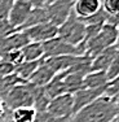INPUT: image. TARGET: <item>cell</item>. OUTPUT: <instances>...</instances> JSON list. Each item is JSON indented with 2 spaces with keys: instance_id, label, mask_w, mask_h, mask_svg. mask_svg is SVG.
Listing matches in <instances>:
<instances>
[{
  "instance_id": "1",
  "label": "cell",
  "mask_w": 119,
  "mask_h": 122,
  "mask_svg": "<svg viewBox=\"0 0 119 122\" xmlns=\"http://www.w3.org/2000/svg\"><path fill=\"white\" fill-rule=\"evenodd\" d=\"M117 117V99L102 95L74 113L70 122H113Z\"/></svg>"
},
{
  "instance_id": "2",
  "label": "cell",
  "mask_w": 119,
  "mask_h": 122,
  "mask_svg": "<svg viewBox=\"0 0 119 122\" xmlns=\"http://www.w3.org/2000/svg\"><path fill=\"white\" fill-rule=\"evenodd\" d=\"M35 91L36 86L31 85L29 82H22L19 85L14 86L3 97V103H4L7 112H12L17 108H26V107L33 108Z\"/></svg>"
},
{
  "instance_id": "3",
  "label": "cell",
  "mask_w": 119,
  "mask_h": 122,
  "mask_svg": "<svg viewBox=\"0 0 119 122\" xmlns=\"http://www.w3.org/2000/svg\"><path fill=\"white\" fill-rule=\"evenodd\" d=\"M117 35H118V27H115V26H113L110 24H105L101 27L100 33L95 38L89 39L86 43H82L84 46V49H86L84 51V56L91 60L95 59L104 49L115 44Z\"/></svg>"
},
{
  "instance_id": "4",
  "label": "cell",
  "mask_w": 119,
  "mask_h": 122,
  "mask_svg": "<svg viewBox=\"0 0 119 122\" xmlns=\"http://www.w3.org/2000/svg\"><path fill=\"white\" fill-rule=\"evenodd\" d=\"M57 38H60L63 42L76 47V46L82 44L84 42V38H86V25L74 13H71L69 16V18L58 27Z\"/></svg>"
},
{
  "instance_id": "5",
  "label": "cell",
  "mask_w": 119,
  "mask_h": 122,
  "mask_svg": "<svg viewBox=\"0 0 119 122\" xmlns=\"http://www.w3.org/2000/svg\"><path fill=\"white\" fill-rule=\"evenodd\" d=\"M43 44V59H51V57L58 56H84V46H71L69 43L63 42L60 38L51 39Z\"/></svg>"
},
{
  "instance_id": "6",
  "label": "cell",
  "mask_w": 119,
  "mask_h": 122,
  "mask_svg": "<svg viewBox=\"0 0 119 122\" xmlns=\"http://www.w3.org/2000/svg\"><path fill=\"white\" fill-rule=\"evenodd\" d=\"M74 4H75V0H56L54 3L45 7L48 22L60 27L72 13Z\"/></svg>"
},
{
  "instance_id": "7",
  "label": "cell",
  "mask_w": 119,
  "mask_h": 122,
  "mask_svg": "<svg viewBox=\"0 0 119 122\" xmlns=\"http://www.w3.org/2000/svg\"><path fill=\"white\" fill-rule=\"evenodd\" d=\"M47 113L57 118H70L72 116V95L63 94L49 101Z\"/></svg>"
},
{
  "instance_id": "8",
  "label": "cell",
  "mask_w": 119,
  "mask_h": 122,
  "mask_svg": "<svg viewBox=\"0 0 119 122\" xmlns=\"http://www.w3.org/2000/svg\"><path fill=\"white\" fill-rule=\"evenodd\" d=\"M57 31H58L57 26L52 25L51 22H44V24H39L30 29H26L24 30V33L30 42L45 43L51 39H54L57 36Z\"/></svg>"
},
{
  "instance_id": "9",
  "label": "cell",
  "mask_w": 119,
  "mask_h": 122,
  "mask_svg": "<svg viewBox=\"0 0 119 122\" xmlns=\"http://www.w3.org/2000/svg\"><path fill=\"white\" fill-rule=\"evenodd\" d=\"M105 88L106 87H102V88H82L78 92H75L72 95V114L79 112L80 109H83L88 104L93 103L96 99L102 96L105 94Z\"/></svg>"
},
{
  "instance_id": "10",
  "label": "cell",
  "mask_w": 119,
  "mask_h": 122,
  "mask_svg": "<svg viewBox=\"0 0 119 122\" xmlns=\"http://www.w3.org/2000/svg\"><path fill=\"white\" fill-rule=\"evenodd\" d=\"M31 9H33V7H31L30 3L25 1V0H16V1L13 3L12 8H10L9 16H8V22H9V25L17 31L25 24V21L29 17Z\"/></svg>"
},
{
  "instance_id": "11",
  "label": "cell",
  "mask_w": 119,
  "mask_h": 122,
  "mask_svg": "<svg viewBox=\"0 0 119 122\" xmlns=\"http://www.w3.org/2000/svg\"><path fill=\"white\" fill-rule=\"evenodd\" d=\"M27 43H30V40L27 39L24 31H14V33L4 38H0V59L7 52L14 51V49H21Z\"/></svg>"
},
{
  "instance_id": "12",
  "label": "cell",
  "mask_w": 119,
  "mask_h": 122,
  "mask_svg": "<svg viewBox=\"0 0 119 122\" xmlns=\"http://www.w3.org/2000/svg\"><path fill=\"white\" fill-rule=\"evenodd\" d=\"M102 8L101 0H75L72 13L80 20H86L93 16Z\"/></svg>"
},
{
  "instance_id": "13",
  "label": "cell",
  "mask_w": 119,
  "mask_h": 122,
  "mask_svg": "<svg viewBox=\"0 0 119 122\" xmlns=\"http://www.w3.org/2000/svg\"><path fill=\"white\" fill-rule=\"evenodd\" d=\"M82 59L83 56H58V57L44 59V61L54 74H58V73H63V71L69 70L75 64L79 62Z\"/></svg>"
},
{
  "instance_id": "14",
  "label": "cell",
  "mask_w": 119,
  "mask_h": 122,
  "mask_svg": "<svg viewBox=\"0 0 119 122\" xmlns=\"http://www.w3.org/2000/svg\"><path fill=\"white\" fill-rule=\"evenodd\" d=\"M118 49L115 48V46H111V47L104 49L100 55L92 59L91 62V71H105L109 69L111 61L114 60L115 55H117Z\"/></svg>"
},
{
  "instance_id": "15",
  "label": "cell",
  "mask_w": 119,
  "mask_h": 122,
  "mask_svg": "<svg viewBox=\"0 0 119 122\" xmlns=\"http://www.w3.org/2000/svg\"><path fill=\"white\" fill-rule=\"evenodd\" d=\"M53 71L51 70V68L45 64V61L43 60V62L39 65V68L34 71V74L30 77V79L27 81L29 83L36 86V87H44L45 85H48L51 82V79L54 77Z\"/></svg>"
},
{
  "instance_id": "16",
  "label": "cell",
  "mask_w": 119,
  "mask_h": 122,
  "mask_svg": "<svg viewBox=\"0 0 119 122\" xmlns=\"http://www.w3.org/2000/svg\"><path fill=\"white\" fill-rule=\"evenodd\" d=\"M63 77H65V71H63V73L56 74L51 79V82H49L48 85H45L44 87H43L45 95H47V97L49 99V100L66 94L65 85H63Z\"/></svg>"
},
{
  "instance_id": "17",
  "label": "cell",
  "mask_w": 119,
  "mask_h": 122,
  "mask_svg": "<svg viewBox=\"0 0 119 122\" xmlns=\"http://www.w3.org/2000/svg\"><path fill=\"white\" fill-rule=\"evenodd\" d=\"M86 75L75 73L72 70H66L65 71V77H63V85H65L66 94H71L74 95L75 92H78L79 90L84 88L83 86V79Z\"/></svg>"
},
{
  "instance_id": "18",
  "label": "cell",
  "mask_w": 119,
  "mask_h": 122,
  "mask_svg": "<svg viewBox=\"0 0 119 122\" xmlns=\"http://www.w3.org/2000/svg\"><path fill=\"white\" fill-rule=\"evenodd\" d=\"M44 22H48L45 8H33L30 14H29V17L26 18L25 24L22 25L17 31H24V30H26V29H30V27L36 26L39 24H44Z\"/></svg>"
},
{
  "instance_id": "19",
  "label": "cell",
  "mask_w": 119,
  "mask_h": 122,
  "mask_svg": "<svg viewBox=\"0 0 119 122\" xmlns=\"http://www.w3.org/2000/svg\"><path fill=\"white\" fill-rule=\"evenodd\" d=\"M43 60H38V61H24V62L18 64L14 69V74L24 82H27L30 79V77L34 74V71L39 68V65L43 62Z\"/></svg>"
},
{
  "instance_id": "20",
  "label": "cell",
  "mask_w": 119,
  "mask_h": 122,
  "mask_svg": "<svg viewBox=\"0 0 119 122\" xmlns=\"http://www.w3.org/2000/svg\"><path fill=\"white\" fill-rule=\"evenodd\" d=\"M8 118L9 122H35L36 112L31 107L17 108L12 112H8Z\"/></svg>"
},
{
  "instance_id": "21",
  "label": "cell",
  "mask_w": 119,
  "mask_h": 122,
  "mask_svg": "<svg viewBox=\"0 0 119 122\" xmlns=\"http://www.w3.org/2000/svg\"><path fill=\"white\" fill-rule=\"evenodd\" d=\"M107 77L105 71H91L84 77V88H102L107 85Z\"/></svg>"
},
{
  "instance_id": "22",
  "label": "cell",
  "mask_w": 119,
  "mask_h": 122,
  "mask_svg": "<svg viewBox=\"0 0 119 122\" xmlns=\"http://www.w3.org/2000/svg\"><path fill=\"white\" fill-rule=\"evenodd\" d=\"M21 53L24 61H38L43 59V44L42 43L30 42L21 48Z\"/></svg>"
},
{
  "instance_id": "23",
  "label": "cell",
  "mask_w": 119,
  "mask_h": 122,
  "mask_svg": "<svg viewBox=\"0 0 119 122\" xmlns=\"http://www.w3.org/2000/svg\"><path fill=\"white\" fill-rule=\"evenodd\" d=\"M49 99L47 97L44 92V88L43 87H36V91H35V96H34V104H33V108L35 109L36 113H44L47 112V107L49 104Z\"/></svg>"
},
{
  "instance_id": "24",
  "label": "cell",
  "mask_w": 119,
  "mask_h": 122,
  "mask_svg": "<svg viewBox=\"0 0 119 122\" xmlns=\"http://www.w3.org/2000/svg\"><path fill=\"white\" fill-rule=\"evenodd\" d=\"M24 81H21L16 74H10L7 77H0V97H4L14 86L22 83Z\"/></svg>"
},
{
  "instance_id": "25",
  "label": "cell",
  "mask_w": 119,
  "mask_h": 122,
  "mask_svg": "<svg viewBox=\"0 0 119 122\" xmlns=\"http://www.w3.org/2000/svg\"><path fill=\"white\" fill-rule=\"evenodd\" d=\"M107 20H109V14L101 8V9L98 10L97 13H95L93 16L88 17V18H86V20H80V21H82L84 25H104L107 22Z\"/></svg>"
},
{
  "instance_id": "26",
  "label": "cell",
  "mask_w": 119,
  "mask_h": 122,
  "mask_svg": "<svg viewBox=\"0 0 119 122\" xmlns=\"http://www.w3.org/2000/svg\"><path fill=\"white\" fill-rule=\"evenodd\" d=\"M0 60H5V61H8V62L13 64L14 66H17L18 64L24 62V57H22L21 49H14V51L7 52L5 55H3Z\"/></svg>"
},
{
  "instance_id": "27",
  "label": "cell",
  "mask_w": 119,
  "mask_h": 122,
  "mask_svg": "<svg viewBox=\"0 0 119 122\" xmlns=\"http://www.w3.org/2000/svg\"><path fill=\"white\" fill-rule=\"evenodd\" d=\"M106 96L113 97V99H118L119 97V75L117 78H114L113 81L107 82L106 88H105V94Z\"/></svg>"
},
{
  "instance_id": "28",
  "label": "cell",
  "mask_w": 119,
  "mask_h": 122,
  "mask_svg": "<svg viewBox=\"0 0 119 122\" xmlns=\"http://www.w3.org/2000/svg\"><path fill=\"white\" fill-rule=\"evenodd\" d=\"M102 9L109 16H119V0H104Z\"/></svg>"
},
{
  "instance_id": "29",
  "label": "cell",
  "mask_w": 119,
  "mask_h": 122,
  "mask_svg": "<svg viewBox=\"0 0 119 122\" xmlns=\"http://www.w3.org/2000/svg\"><path fill=\"white\" fill-rule=\"evenodd\" d=\"M118 75H119V51L117 52L114 60L111 61L109 69L106 70V77H107V81H109V82L113 81L114 78H117Z\"/></svg>"
},
{
  "instance_id": "30",
  "label": "cell",
  "mask_w": 119,
  "mask_h": 122,
  "mask_svg": "<svg viewBox=\"0 0 119 122\" xmlns=\"http://www.w3.org/2000/svg\"><path fill=\"white\" fill-rule=\"evenodd\" d=\"M70 118H57L51 116L49 113L44 112V113H36L35 122H70Z\"/></svg>"
},
{
  "instance_id": "31",
  "label": "cell",
  "mask_w": 119,
  "mask_h": 122,
  "mask_svg": "<svg viewBox=\"0 0 119 122\" xmlns=\"http://www.w3.org/2000/svg\"><path fill=\"white\" fill-rule=\"evenodd\" d=\"M16 66L13 64L8 62L5 60H0V77H7V75L14 74Z\"/></svg>"
},
{
  "instance_id": "32",
  "label": "cell",
  "mask_w": 119,
  "mask_h": 122,
  "mask_svg": "<svg viewBox=\"0 0 119 122\" xmlns=\"http://www.w3.org/2000/svg\"><path fill=\"white\" fill-rule=\"evenodd\" d=\"M14 31L16 30L9 25L8 20H0V38H4V36L9 35V34L14 33Z\"/></svg>"
},
{
  "instance_id": "33",
  "label": "cell",
  "mask_w": 119,
  "mask_h": 122,
  "mask_svg": "<svg viewBox=\"0 0 119 122\" xmlns=\"http://www.w3.org/2000/svg\"><path fill=\"white\" fill-rule=\"evenodd\" d=\"M7 114H8V112H7V109H5V107H4V103H3V99L0 97V118L5 117Z\"/></svg>"
},
{
  "instance_id": "34",
  "label": "cell",
  "mask_w": 119,
  "mask_h": 122,
  "mask_svg": "<svg viewBox=\"0 0 119 122\" xmlns=\"http://www.w3.org/2000/svg\"><path fill=\"white\" fill-rule=\"evenodd\" d=\"M115 122H119V97L117 99V117H115Z\"/></svg>"
},
{
  "instance_id": "35",
  "label": "cell",
  "mask_w": 119,
  "mask_h": 122,
  "mask_svg": "<svg viewBox=\"0 0 119 122\" xmlns=\"http://www.w3.org/2000/svg\"><path fill=\"white\" fill-rule=\"evenodd\" d=\"M42 1H43V5H44V8H45V7H48L49 4H52V3H54L56 0H42Z\"/></svg>"
},
{
  "instance_id": "36",
  "label": "cell",
  "mask_w": 119,
  "mask_h": 122,
  "mask_svg": "<svg viewBox=\"0 0 119 122\" xmlns=\"http://www.w3.org/2000/svg\"><path fill=\"white\" fill-rule=\"evenodd\" d=\"M114 46H115V48L119 51V29H118V35H117V40H115V44Z\"/></svg>"
},
{
  "instance_id": "37",
  "label": "cell",
  "mask_w": 119,
  "mask_h": 122,
  "mask_svg": "<svg viewBox=\"0 0 119 122\" xmlns=\"http://www.w3.org/2000/svg\"><path fill=\"white\" fill-rule=\"evenodd\" d=\"M0 122H9V118H8V114L5 116V117L0 118Z\"/></svg>"
},
{
  "instance_id": "38",
  "label": "cell",
  "mask_w": 119,
  "mask_h": 122,
  "mask_svg": "<svg viewBox=\"0 0 119 122\" xmlns=\"http://www.w3.org/2000/svg\"><path fill=\"white\" fill-rule=\"evenodd\" d=\"M102 1H104V0H101V3H102Z\"/></svg>"
},
{
  "instance_id": "39",
  "label": "cell",
  "mask_w": 119,
  "mask_h": 122,
  "mask_svg": "<svg viewBox=\"0 0 119 122\" xmlns=\"http://www.w3.org/2000/svg\"><path fill=\"white\" fill-rule=\"evenodd\" d=\"M12 1H16V0H12Z\"/></svg>"
},
{
  "instance_id": "40",
  "label": "cell",
  "mask_w": 119,
  "mask_h": 122,
  "mask_svg": "<svg viewBox=\"0 0 119 122\" xmlns=\"http://www.w3.org/2000/svg\"><path fill=\"white\" fill-rule=\"evenodd\" d=\"M113 122H115V120H114V121H113Z\"/></svg>"
}]
</instances>
